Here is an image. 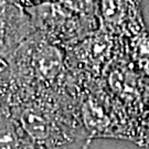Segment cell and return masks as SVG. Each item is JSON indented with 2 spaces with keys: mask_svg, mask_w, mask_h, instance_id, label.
I'll list each match as a JSON object with an SVG mask.
<instances>
[{
  "mask_svg": "<svg viewBox=\"0 0 149 149\" xmlns=\"http://www.w3.org/2000/svg\"><path fill=\"white\" fill-rule=\"evenodd\" d=\"M24 8L37 32L54 44L84 41L101 24L98 2H54Z\"/></svg>",
  "mask_w": 149,
  "mask_h": 149,
  "instance_id": "cell-1",
  "label": "cell"
},
{
  "mask_svg": "<svg viewBox=\"0 0 149 149\" xmlns=\"http://www.w3.org/2000/svg\"><path fill=\"white\" fill-rule=\"evenodd\" d=\"M80 118L87 136H128L133 130L128 119L120 115L114 101L102 90H93L81 98Z\"/></svg>",
  "mask_w": 149,
  "mask_h": 149,
  "instance_id": "cell-2",
  "label": "cell"
},
{
  "mask_svg": "<svg viewBox=\"0 0 149 149\" xmlns=\"http://www.w3.org/2000/svg\"><path fill=\"white\" fill-rule=\"evenodd\" d=\"M36 32L23 6L0 1V68L6 69L17 51Z\"/></svg>",
  "mask_w": 149,
  "mask_h": 149,
  "instance_id": "cell-3",
  "label": "cell"
},
{
  "mask_svg": "<svg viewBox=\"0 0 149 149\" xmlns=\"http://www.w3.org/2000/svg\"><path fill=\"white\" fill-rule=\"evenodd\" d=\"M98 18L103 30L112 36L133 39L145 31L144 19L138 2H98Z\"/></svg>",
  "mask_w": 149,
  "mask_h": 149,
  "instance_id": "cell-4",
  "label": "cell"
},
{
  "mask_svg": "<svg viewBox=\"0 0 149 149\" xmlns=\"http://www.w3.org/2000/svg\"><path fill=\"white\" fill-rule=\"evenodd\" d=\"M116 48L114 36L100 29L80 43L77 53L80 52L81 61L91 72L97 73V71L106 68L113 61Z\"/></svg>",
  "mask_w": 149,
  "mask_h": 149,
  "instance_id": "cell-5",
  "label": "cell"
},
{
  "mask_svg": "<svg viewBox=\"0 0 149 149\" xmlns=\"http://www.w3.org/2000/svg\"><path fill=\"white\" fill-rule=\"evenodd\" d=\"M0 149H42L34 144L6 112L0 111Z\"/></svg>",
  "mask_w": 149,
  "mask_h": 149,
  "instance_id": "cell-6",
  "label": "cell"
},
{
  "mask_svg": "<svg viewBox=\"0 0 149 149\" xmlns=\"http://www.w3.org/2000/svg\"><path fill=\"white\" fill-rule=\"evenodd\" d=\"M130 56L133 63L146 76H149V34L146 31L132 39Z\"/></svg>",
  "mask_w": 149,
  "mask_h": 149,
  "instance_id": "cell-7",
  "label": "cell"
},
{
  "mask_svg": "<svg viewBox=\"0 0 149 149\" xmlns=\"http://www.w3.org/2000/svg\"><path fill=\"white\" fill-rule=\"evenodd\" d=\"M136 136L139 139H141V144L143 145H149V109L145 111L144 117L141 119V125L138 128Z\"/></svg>",
  "mask_w": 149,
  "mask_h": 149,
  "instance_id": "cell-8",
  "label": "cell"
}]
</instances>
